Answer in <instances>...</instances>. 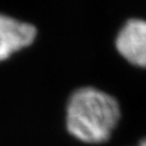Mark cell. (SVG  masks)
<instances>
[{
  "label": "cell",
  "mask_w": 146,
  "mask_h": 146,
  "mask_svg": "<svg viewBox=\"0 0 146 146\" xmlns=\"http://www.w3.org/2000/svg\"><path fill=\"white\" fill-rule=\"evenodd\" d=\"M37 29L29 23L0 14V62L35 41Z\"/></svg>",
  "instance_id": "obj_3"
},
{
  "label": "cell",
  "mask_w": 146,
  "mask_h": 146,
  "mask_svg": "<svg viewBox=\"0 0 146 146\" xmlns=\"http://www.w3.org/2000/svg\"><path fill=\"white\" fill-rule=\"evenodd\" d=\"M120 119V106L111 95L96 88L76 90L66 107V128L78 141L101 144L110 140Z\"/></svg>",
  "instance_id": "obj_1"
},
{
  "label": "cell",
  "mask_w": 146,
  "mask_h": 146,
  "mask_svg": "<svg viewBox=\"0 0 146 146\" xmlns=\"http://www.w3.org/2000/svg\"><path fill=\"white\" fill-rule=\"evenodd\" d=\"M137 146H146V139L142 140V141L140 142V144H139Z\"/></svg>",
  "instance_id": "obj_4"
},
{
  "label": "cell",
  "mask_w": 146,
  "mask_h": 146,
  "mask_svg": "<svg viewBox=\"0 0 146 146\" xmlns=\"http://www.w3.org/2000/svg\"><path fill=\"white\" fill-rule=\"evenodd\" d=\"M115 46L125 61L137 67H146V21L129 20L118 33Z\"/></svg>",
  "instance_id": "obj_2"
}]
</instances>
